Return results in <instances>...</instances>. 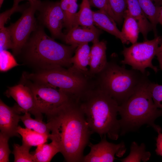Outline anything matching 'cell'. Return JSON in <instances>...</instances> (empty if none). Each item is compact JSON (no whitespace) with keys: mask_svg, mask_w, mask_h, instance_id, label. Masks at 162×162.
Wrapping results in <instances>:
<instances>
[{"mask_svg":"<svg viewBox=\"0 0 162 162\" xmlns=\"http://www.w3.org/2000/svg\"><path fill=\"white\" fill-rule=\"evenodd\" d=\"M46 116L49 139L57 145L65 160L82 162L93 133L77 99L73 98Z\"/></svg>","mask_w":162,"mask_h":162,"instance_id":"6da1fadb","label":"cell"},{"mask_svg":"<svg viewBox=\"0 0 162 162\" xmlns=\"http://www.w3.org/2000/svg\"><path fill=\"white\" fill-rule=\"evenodd\" d=\"M79 106L93 133L101 138L117 140L121 133L118 119L119 105L108 94L98 88L89 89L77 98Z\"/></svg>","mask_w":162,"mask_h":162,"instance_id":"7a4b0ae2","label":"cell"},{"mask_svg":"<svg viewBox=\"0 0 162 162\" xmlns=\"http://www.w3.org/2000/svg\"><path fill=\"white\" fill-rule=\"evenodd\" d=\"M76 47L56 42L46 34L43 26H38L22 50L28 62L44 70L70 67V59Z\"/></svg>","mask_w":162,"mask_h":162,"instance_id":"3957f363","label":"cell"},{"mask_svg":"<svg viewBox=\"0 0 162 162\" xmlns=\"http://www.w3.org/2000/svg\"><path fill=\"white\" fill-rule=\"evenodd\" d=\"M150 81L142 86L125 102L119 106L120 135L134 131L142 125L151 126L156 131L160 128L154 123L162 116V110L155 105L148 88Z\"/></svg>","mask_w":162,"mask_h":162,"instance_id":"277c9868","label":"cell"},{"mask_svg":"<svg viewBox=\"0 0 162 162\" xmlns=\"http://www.w3.org/2000/svg\"><path fill=\"white\" fill-rule=\"evenodd\" d=\"M99 88L114 99L119 106L149 80L148 72L128 70L116 63L107 62L99 73Z\"/></svg>","mask_w":162,"mask_h":162,"instance_id":"5b68a950","label":"cell"},{"mask_svg":"<svg viewBox=\"0 0 162 162\" xmlns=\"http://www.w3.org/2000/svg\"><path fill=\"white\" fill-rule=\"evenodd\" d=\"M23 77L34 82L62 91L75 98H79L90 89H88V77L62 67L40 70L34 73H26Z\"/></svg>","mask_w":162,"mask_h":162,"instance_id":"8992f818","label":"cell"},{"mask_svg":"<svg viewBox=\"0 0 162 162\" xmlns=\"http://www.w3.org/2000/svg\"><path fill=\"white\" fill-rule=\"evenodd\" d=\"M162 38L161 37L157 36L152 40L137 42L129 47H124L122 52L124 58L121 63L129 65L132 69L142 73L147 72L146 69L147 68H151L157 73L158 69L152 64V62L157 53Z\"/></svg>","mask_w":162,"mask_h":162,"instance_id":"52a82bcc","label":"cell"},{"mask_svg":"<svg viewBox=\"0 0 162 162\" xmlns=\"http://www.w3.org/2000/svg\"><path fill=\"white\" fill-rule=\"evenodd\" d=\"M40 2L37 0L29 2V6L24 9L20 17L8 27L13 44L12 50L14 55L20 53L31 34L38 26L34 14Z\"/></svg>","mask_w":162,"mask_h":162,"instance_id":"ba28073f","label":"cell"},{"mask_svg":"<svg viewBox=\"0 0 162 162\" xmlns=\"http://www.w3.org/2000/svg\"><path fill=\"white\" fill-rule=\"evenodd\" d=\"M28 85L33 93L38 110L46 115L68 103L74 97L62 91L50 86L33 82Z\"/></svg>","mask_w":162,"mask_h":162,"instance_id":"9c48e42d","label":"cell"},{"mask_svg":"<svg viewBox=\"0 0 162 162\" xmlns=\"http://www.w3.org/2000/svg\"><path fill=\"white\" fill-rule=\"evenodd\" d=\"M37 10L39 13L38 19L42 26L48 29L53 38L62 39L64 16L60 2L40 1Z\"/></svg>","mask_w":162,"mask_h":162,"instance_id":"30bf717a","label":"cell"},{"mask_svg":"<svg viewBox=\"0 0 162 162\" xmlns=\"http://www.w3.org/2000/svg\"><path fill=\"white\" fill-rule=\"evenodd\" d=\"M88 146L90 151L84 156L82 162H112L116 159L115 155L122 157L126 150L123 142L118 144L110 142L107 140L106 136L101 138L97 144L90 142Z\"/></svg>","mask_w":162,"mask_h":162,"instance_id":"8fae6325","label":"cell"},{"mask_svg":"<svg viewBox=\"0 0 162 162\" xmlns=\"http://www.w3.org/2000/svg\"><path fill=\"white\" fill-rule=\"evenodd\" d=\"M5 93L8 97H12L25 112L27 111L35 119L42 121V114L38 110L33 92L28 85L22 83L9 87Z\"/></svg>","mask_w":162,"mask_h":162,"instance_id":"7c38bea8","label":"cell"},{"mask_svg":"<svg viewBox=\"0 0 162 162\" xmlns=\"http://www.w3.org/2000/svg\"><path fill=\"white\" fill-rule=\"evenodd\" d=\"M25 112L17 104L10 107L0 99V133L9 138L15 136L19 137L17 129L20 120V114Z\"/></svg>","mask_w":162,"mask_h":162,"instance_id":"4fadbf2b","label":"cell"},{"mask_svg":"<svg viewBox=\"0 0 162 162\" xmlns=\"http://www.w3.org/2000/svg\"><path fill=\"white\" fill-rule=\"evenodd\" d=\"M102 32V30L95 27L88 28L75 26L64 34L62 40L67 44L77 47L82 43H94L99 41V36Z\"/></svg>","mask_w":162,"mask_h":162,"instance_id":"5bb4252c","label":"cell"},{"mask_svg":"<svg viewBox=\"0 0 162 162\" xmlns=\"http://www.w3.org/2000/svg\"><path fill=\"white\" fill-rule=\"evenodd\" d=\"M106 49V42L105 41H98L93 43L89 57L90 76L98 74L106 66L107 63Z\"/></svg>","mask_w":162,"mask_h":162,"instance_id":"9a60e30c","label":"cell"},{"mask_svg":"<svg viewBox=\"0 0 162 162\" xmlns=\"http://www.w3.org/2000/svg\"><path fill=\"white\" fill-rule=\"evenodd\" d=\"M91 48L88 43L79 44L75 51V54L70 59L71 70L88 77L90 76L89 70V57Z\"/></svg>","mask_w":162,"mask_h":162,"instance_id":"2e32d148","label":"cell"},{"mask_svg":"<svg viewBox=\"0 0 162 162\" xmlns=\"http://www.w3.org/2000/svg\"><path fill=\"white\" fill-rule=\"evenodd\" d=\"M94 25L119 39L124 44L129 43L116 26L115 21L106 13L99 10L93 11Z\"/></svg>","mask_w":162,"mask_h":162,"instance_id":"e0dca14e","label":"cell"},{"mask_svg":"<svg viewBox=\"0 0 162 162\" xmlns=\"http://www.w3.org/2000/svg\"><path fill=\"white\" fill-rule=\"evenodd\" d=\"M126 1L127 10L137 21L144 40H147L148 33L153 30L151 23L144 13L138 0H126Z\"/></svg>","mask_w":162,"mask_h":162,"instance_id":"ac0fdd59","label":"cell"},{"mask_svg":"<svg viewBox=\"0 0 162 162\" xmlns=\"http://www.w3.org/2000/svg\"><path fill=\"white\" fill-rule=\"evenodd\" d=\"M90 7L88 0H82L80 10L76 14L73 27L79 26L88 28L95 27L93 21V11Z\"/></svg>","mask_w":162,"mask_h":162,"instance_id":"d6986e66","label":"cell"},{"mask_svg":"<svg viewBox=\"0 0 162 162\" xmlns=\"http://www.w3.org/2000/svg\"><path fill=\"white\" fill-rule=\"evenodd\" d=\"M124 22L121 31L123 35L130 43L137 42L140 32L138 24L136 20L127 9L123 17Z\"/></svg>","mask_w":162,"mask_h":162,"instance_id":"ffe728a7","label":"cell"},{"mask_svg":"<svg viewBox=\"0 0 162 162\" xmlns=\"http://www.w3.org/2000/svg\"><path fill=\"white\" fill-rule=\"evenodd\" d=\"M138 0L144 13L152 25L155 36H157L160 6L156 4L154 0Z\"/></svg>","mask_w":162,"mask_h":162,"instance_id":"44dd1931","label":"cell"},{"mask_svg":"<svg viewBox=\"0 0 162 162\" xmlns=\"http://www.w3.org/2000/svg\"><path fill=\"white\" fill-rule=\"evenodd\" d=\"M17 132L22 137V142L32 147L45 143L49 139L47 135L42 134L26 128H23L19 126Z\"/></svg>","mask_w":162,"mask_h":162,"instance_id":"7402d4cb","label":"cell"},{"mask_svg":"<svg viewBox=\"0 0 162 162\" xmlns=\"http://www.w3.org/2000/svg\"><path fill=\"white\" fill-rule=\"evenodd\" d=\"M59 149L56 143H44L38 146L33 154L36 162H49L58 153Z\"/></svg>","mask_w":162,"mask_h":162,"instance_id":"603a6c76","label":"cell"},{"mask_svg":"<svg viewBox=\"0 0 162 162\" xmlns=\"http://www.w3.org/2000/svg\"><path fill=\"white\" fill-rule=\"evenodd\" d=\"M150 153L146 151L144 143L138 145L135 142L131 143L129 154L126 158L120 159L122 162H146L150 158Z\"/></svg>","mask_w":162,"mask_h":162,"instance_id":"cb8c5ba5","label":"cell"},{"mask_svg":"<svg viewBox=\"0 0 162 162\" xmlns=\"http://www.w3.org/2000/svg\"><path fill=\"white\" fill-rule=\"evenodd\" d=\"M60 5L64 16V27L68 30L73 27L78 5L76 0H61Z\"/></svg>","mask_w":162,"mask_h":162,"instance_id":"d4e9b609","label":"cell"},{"mask_svg":"<svg viewBox=\"0 0 162 162\" xmlns=\"http://www.w3.org/2000/svg\"><path fill=\"white\" fill-rule=\"evenodd\" d=\"M30 114L27 111H25L24 115L20 116V120L23 123L26 128L39 133L47 135L49 138L50 130L47 124L43 121L32 118Z\"/></svg>","mask_w":162,"mask_h":162,"instance_id":"484cf974","label":"cell"},{"mask_svg":"<svg viewBox=\"0 0 162 162\" xmlns=\"http://www.w3.org/2000/svg\"><path fill=\"white\" fill-rule=\"evenodd\" d=\"M13 147L14 162H36L34 154L29 153L32 146L22 142L21 146L14 144Z\"/></svg>","mask_w":162,"mask_h":162,"instance_id":"4316f807","label":"cell"},{"mask_svg":"<svg viewBox=\"0 0 162 162\" xmlns=\"http://www.w3.org/2000/svg\"><path fill=\"white\" fill-rule=\"evenodd\" d=\"M111 9L116 19V22L120 24L123 19L127 9L126 0H108Z\"/></svg>","mask_w":162,"mask_h":162,"instance_id":"83f0119b","label":"cell"},{"mask_svg":"<svg viewBox=\"0 0 162 162\" xmlns=\"http://www.w3.org/2000/svg\"><path fill=\"white\" fill-rule=\"evenodd\" d=\"M18 65V64L10 52L6 50L0 51V70L1 71H6Z\"/></svg>","mask_w":162,"mask_h":162,"instance_id":"f1b7e54d","label":"cell"},{"mask_svg":"<svg viewBox=\"0 0 162 162\" xmlns=\"http://www.w3.org/2000/svg\"><path fill=\"white\" fill-rule=\"evenodd\" d=\"M148 88L155 105L162 110V85L150 82Z\"/></svg>","mask_w":162,"mask_h":162,"instance_id":"f546056e","label":"cell"},{"mask_svg":"<svg viewBox=\"0 0 162 162\" xmlns=\"http://www.w3.org/2000/svg\"><path fill=\"white\" fill-rule=\"evenodd\" d=\"M13 44L11 32L8 27L0 28V51L12 49Z\"/></svg>","mask_w":162,"mask_h":162,"instance_id":"4dcf8cb0","label":"cell"},{"mask_svg":"<svg viewBox=\"0 0 162 162\" xmlns=\"http://www.w3.org/2000/svg\"><path fill=\"white\" fill-rule=\"evenodd\" d=\"M10 138L0 133V162H9V156L11 152L8 141Z\"/></svg>","mask_w":162,"mask_h":162,"instance_id":"1f68e13d","label":"cell"},{"mask_svg":"<svg viewBox=\"0 0 162 162\" xmlns=\"http://www.w3.org/2000/svg\"><path fill=\"white\" fill-rule=\"evenodd\" d=\"M91 6L95 7L99 10L106 13L116 22L115 15L110 6L108 0H88Z\"/></svg>","mask_w":162,"mask_h":162,"instance_id":"d6a6232c","label":"cell"},{"mask_svg":"<svg viewBox=\"0 0 162 162\" xmlns=\"http://www.w3.org/2000/svg\"><path fill=\"white\" fill-rule=\"evenodd\" d=\"M23 8L22 6L19 5L17 6H13L10 9L1 13L0 15V28L4 26L5 24L12 14L16 12H22L25 9Z\"/></svg>","mask_w":162,"mask_h":162,"instance_id":"836d02e7","label":"cell"},{"mask_svg":"<svg viewBox=\"0 0 162 162\" xmlns=\"http://www.w3.org/2000/svg\"><path fill=\"white\" fill-rule=\"evenodd\" d=\"M162 129H160L157 132L158 135L156 139L155 152L158 155L162 157Z\"/></svg>","mask_w":162,"mask_h":162,"instance_id":"e575fe53","label":"cell"},{"mask_svg":"<svg viewBox=\"0 0 162 162\" xmlns=\"http://www.w3.org/2000/svg\"><path fill=\"white\" fill-rule=\"evenodd\" d=\"M156 56L159 62L160 69L162 70V51L157 52Z\"/></svg>","mask_w":162,"mask_h":162,"instance_id":"d590c367","label":"cell"},{"mask_svg":"<svg viewBox=\"0 0 162 162\" xmlns=\"http://www.w3.org/2000/svg\"><path fill=\"white\" fill-rule=\"evenodd\" d=\"M158 22L162 26V3L160 6Z\"/></svg>","mask_w":162,"mask_h":162,"instance_id":"8d00e7d4","label":"cell"},{"mask_svg":"<svg viewBox=\"0 0 162 162\" xmlns=\"http://www.w3.org/2000/svg\"><path fill=\"white\" fill-rule=\"evenodd\" d=\"M24 0H27L29 2L32 1H34L37 0H13V6H18L19 5V4L20 2Z\"/></svg>","mask_w":162,"mask_h":162,"instance_id":"74e56055","label":"cell"},{"mask_svg":"<svg viewBox=\"0 0 162 162\" xmlns=\"http://www.w3.org/2000/svg\"><path fill=\"white\" fill-rule=\"evenodd\" d=\"M154 2L157 5L160 6L162 3V0H154Z\"/></svg>","mask_w":162,"mask_h":162,"instance_id":"f35d334b","label":"cell"},{"mask_svg":"<svg viewBox=\"0 0 162 162\" xmlns=\"http://www.w3.org/2000/svg\"><path fill=\"white\" fill-rule=\"evenodd\" d=\"M160 44V45L159 46L157 52H159L162 51V38Z\"/></svg>","mask_w":162,"mask_h":162,"instance_id":"ab89813d","label":"cell"},{"mask_svg":"<svg viewBox=\"0 0 162 162\" xmlns=\"http://www.w3.org/2000/svg\"><path fill=\"white\" fill-rule=\"evenodd\" d=\"M4 0H0V8L1 7Z\"/></svg>","mask_w":162,"mask_h":162,"instance_id":"60d3db41","label":"cell"}]
</instances>
